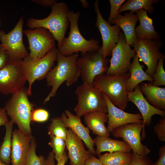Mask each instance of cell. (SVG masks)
Returning <instances> with one entry per match:
<instances>
[{
  "label": "cell",
  "mask_w": 165,
  "mask_h": 165,
  "mask_svg": "<svg viewBox=\"0 0 165 165\" xmlns=\"http://www.w3.org/2000/svg\"><path fill=\"white\" fill-rule=\"evenodd\" d=\"M51 8V12L47 17L41 19L29 18L27 25L31 29L41 27L48 30L58 42L59 47L69 25L68 18V8L67 4L63 2H57Z\"/></svg>",
  "instance_id": "cell-4"
},
{
  "label": "cell",
  "mask_w": 165,
  "mask_h": 165,
  "mask_svg": "<svg viewBox=\"0 0 165 165\" xmlns=\"http://www.w3.org/2000/svg\"></svg>",
  "instance_id": "cell-46"
},
{
  "label": "cell",
  "mask_w": 165,
  "mask_h": 165,
  "mask_svg": "<svg viewBox=\"0 0 165 165\" xmlns=\"http://www.w3.org/2000/svg\"><path fill=\"white\" fill-rule=\"evenodd\" d=\"M159 158L155 163L152 165H165V145L161 146L159 151Z\"/></svg>",
  "instance_id": "cell-40"
},
{
  "label": "cell",
  "mask_w": 165,
  "mask_h": 165,
  "mask_svg": "<svg viewBox=\"0 0 165 165\" xmlns=\"http://www.w3.org/2000/svg\"><path fill=\"white\" fill-rule=\"evenodd\" d=\"M37 144L35 138L33 136L24 165H45L46 159L42 156H38L36 153Z\"/></svg>",
  "instance_id": "cell-31"
},
{
  "label": "cell",
  "mask_w": 165,
  "mask_h": 165,
  "mask_svg": "<svg viewBox=\"0 0 165 165\" xmlns=\"http://www.w3.org/2000/svg\"><path fill=\"white\" fill-rule=\"evenodd\" d=\"M78 103L74 108L75 115L81 117L91 112L107 113L103 93L93 85L83 83L75 89Z\"/></svg>",
  "instance_id": "cell-6"
},
{
  "label": "cell",
  "mask_w": 165,
  "mask_h": 165,
  "mask_svg": "<svg viewBox=\"0 0 165 165\" xmlns=\"http://www.w3.org/2000/svg\"><path fill=\"white\" fill-rule=\"evenodd\" d=\"M78 57V53L64 56L57 49V64L52 68L46 77L47 85L52 87V89L45 99L44 103L55 96L59 88L64 82L69 86L78 81L81 74L77 65Z\"/></svg>",
  "instance_id": "cell-1"
},
{
  "label": "cell",
  "mask_w": 165,
  "mask_h": 165,
  "mask_svg": "<svg viewBox=\"0 0 165 165\" xmlns=\"http://www.w3.org/2000/svg\"><path fill=\"white\" fill-rule=\"evenodd\" d=\"M80 15L79 11L75 13L70 11L68 12V18L70 24L69 35L64 38L57 49L64 56H70L79 52L83 56L87 52L98 50L100 47L97 40L93 38L86 40L81 35L78 26Z\"/></svg>",
  "instance_id": "cell-3"
},
{
  "label": "cell",
  "mask_w": 165,
  "mask_h": 165,
  "mask_svg": "<svg viewBox=\"0 0 165 165\" xmlns=\"http://www.w3.org/2000/svg\"><path fill=\"white\" fill-rule=\"evenodd\" d=\"M130 75L129 73L121 75L103 74L95 77L93 85L105 94L114 105L124 111L128 101L126 84Z\"/></svg>",
  "instance_id": "cell-5"
},
{
  "label": "cell",
  "mask_w": 165,
  "mask_h": 165,
  "mask_svg": "<svg viewBox=\"0 0 165 165\" xmlns=\"http://www.w3.org/2000/svg\"><path fill=\"white\" fill-rule=\"evenodd\" d=\"M154 131L161 141H165V117L160 119L153 127Z\"/></svg>",
  "instance_id": "cell-36"
},
{
  "label": "cell",
  "mask_w": 165,
  "mask_h": 165,
  "mask_svg": "<svg viewBox=\"0 0 165 165\" xmlns=\"http://www.w3.org/2000/svg\"><path fill=\"white\" fill-rule=\"evenodd\" d=\"M159 1L157 0H129L122 6L118 14L127 10H130L134 13L142 9L148 11L149 13L152 14L154 9L152 4L156 3Z\"/></svg>",
  "instance_id": "cell-29"
},
{
  "label": "cell",
  "mask_w": 165,
  "mask_h": 165,
  "mask_svg": "<svg viewBox=\"0 0 165 165\" xmlns=\"http://www.w3.org/2000/svg\"><path fill=\"white\" fill-rule=\"evenodd\" d=\"M140 85L141 90L148 103L156 108L165 110V88L155 86L151 82H141Z\"/></svg>",
  "instance_id": "cell-23"
},
{
  "label": "cell",
  "mask_w": 165,
  "mask_h": 165,
  "mask_svg": "<svg viewBox=\"0 0 165 165\" xmlns=\"http://www.w3.org/2000/svg\"><path fill=\"white\" fill-rule=\"evenodd\" d=\"M49 117V112L43 108L34 109L31 115V121L43 123L47 121Z\"/></svg>",
  "instance_id": "cell-34"
},
{
  "label": "cell",
  "mask_w": 165,
  "mask_h": 165,
  "mask_svg": "<svg viewBox=\"0 0 165 165\" xmlns=\"http://www.w3.org/2000/svg\"><path fill=\"white\" fill-rule=\"evenodd\" d=\"M85 165H103L101 161L94 156L91 155L86 160Z\"/></svg>",
  "instance_id": "cell-41"
},
{
  "label": "cell",
  "mask_w": 165,
  "mask_h": 165,
  "mask_svg": "<svg viewBox=\"0 0 165 165\" xmlns=\"http://www.w3.org/2000/svg\"><path fill=\"white\" fill-rule=\"evenodd\" d=\"M0 165H7L3 162H2V161H1V160H0Z\"/></svg>",
  "instance_id": "cell-45"
},
{
  "label": "cell",
  "mask_w": 165,
  "mask_h": 165,
  "mask_svg": "<svg viewBox=\"0 0 165 165\" xmlns=\"http://www.w3.org/2000/svg\"><path fill=\"white\" fill-rule=\"evenodd\" d=\"M140 84L138 85L134 90L128 92V101L134 103L141 113L143 122V128L142 131L141 140L145 137V126L150 125L152 123V116L156 115L165 117V110L156 108L150 105L144 96L140 89Z\"/></svg>",
  "instance_id": "cell-16"
},
{
  "label": "cell",
  "mask_w": 165,
  "mask_h": 165,
  "mask_svg": "<svg viewBox=\"0 0 165 165\" xmlns=\"http://www.w3.org/2000/svg\"><path fill=\"white\" fill-rule=\"evenodd\" d=\"M135 54L134 50L126 42L124 34L120 32L118 42L112 51L107 75H121L127 73L131 65L130 60Z\"/></svg>",
  "instance_id": "cell-10"
},
{
  "label": "cell",
  "mask_w": 165,
  "mask_h": 165,
  "mask_svg": "<svg viewBox=\"0 0 165 165\" xmlns=\"http://www.w3.org/2000/svg\"><path fill=\"white\" fill-rule=\"evenodd\" d=\"M107 109L108 119L107 127L110 133L114 128L126 124L143 122L139 113L132 114L124 111L114 105L103 93Z\"/></svg>",
  "instance_id": "cell-17"
},
{
  "label": "cell",
  "mask_w": 165,
  "mask_h": 165,
  "mask_svg": "<svg viewBox=\"0 0 165 165\" xmlns=\"http://www.w3.org/2000/svg\"><path fill=\"white\" fill-rule=\"evenodd\" d=\"M84 117L87 127L94 134L98 136L109 137L110 133L105 124L108 119L107 113L93 112L85 115Z\"/></svg>",
  "instance_id": "cell-22"
},
{
  "label": "cell",
  "mask_w": 165,
  "mask_h": 165,
  "mask_svg": "<svg viewBox=\"0 0 165 165\" xmlns=\"http://www.w3.org/2000/svg\"><path fill=\"white\" fill-rule=\"evenodd\" d=\"M165 56H163L159 60L155 72L152 78L151 82L153 85L159 86L165 85V72L163 68V61Z\"/></svg>",
  "instance_id": "cell-33"
},
{
  "label": "cell",
  "mask_w": 165,
  "mask_h": 165,
  "mask_svg": "<svg viewBox=\"0 0 165 165\" xmlns=\"http://www.w3.org/2000/svg\"><path fill=\"white\" fill-rule=\"evenodd\" d=\"M10 60L8 51L3 46L0 44V69L6 66Z\"/></svg>",
  "instance_id": "cell-39"
},
{
  "label": "cell",
  "mask_w": 165,
  "mask_h": 165,
  "mask_svg": "<svg viewBox=\"0 0 165 165\" xmlns=\"http://www.w3.org/2000/svg\"><path fill=\"white\" fill-rule=\"evenodd\" d=\"M33 136L25 134L19 129L13 131L10 155L12 165H24Z\"/></svg>",
  "instance_id": "cell-20"
},
{
  "label": "cell",
  "mask_w": 165,
  "mask_h": 165,
  "mask_svg": "<svg viewBox=\"0 0 165 165\" xmlns=\"http://www.w3.org/2000/svg\"><path fill=\"white\" fill-rule=\"evenodd\" d=\"M21 61L10 60L6 66L0 69V93L12 94L24 87L27 81Z\"/></svg>",
  "instance_id": "cell-11"
},
{
  "label": "cell",
  "mask_w": 165,
  "mask_h": 165,
  "mask_svg": "<svg viewBox=\"0 0 165 165\" xmlns=\"http://www.w3.org/2000/svg\"><path fill=\"white\" fill-rule=\"evenodd\" d=\"M109 61L108 58L103 57L101 47L98 50L87 52L78 57L77 65L81 71L83 82L93 85L95 77L106 72Z\"/></svg>",
  "instance_id": "cell-8"
},
{
  "label": "cell",
  "mask_w": 165,
  "mask_h": 165,
  "mask_svg": "<svg viewBox=\"0 0 165 165\" xmlns=\"http://www.w3.org/2000/svg\"><path fill=\"white\" fill-rule=\"evenodd\" d=\"M68 130L61 117L51 119V122L48 127V133L51 136H54L61 138L65 141L67 135Z\"/></svg>",
  "instance_id": "cell-30"
},
{
  "label": "cell",
  "mask_w": 165,
  "mask_h": 165,
  "mask_svg": "<svg viewBox=\"0 0 165 165\" xmlns=\"http://www.w3.org/2000/svg\"><path fill=\"white\" fill-rule=\"evenodd\" d=\"M143 67V65L140 64L138 57L135 53L129 70L130 75L126 84L128 92L133 91L135 88L143 81H148L151 82H152V78L144 71Z\"/></svg>",
  "instance_id": "cell-25"
},
{
  "label": "cell",
  "mask_w": 165,
  "mask_h": 165,
  "mask_svg": "<svg viewBox=\"0 0 165 165\" xmlns=\"http://www.w3.org/2000/svg\"><path fill=\"white\" fill-rule=\"evenodd\" d=\"M68 158L66 151L65 150L61 158L57 161L56 165H64ZM55 157L54 153L52 151L49 152L46 159L45 165H56L55 163Z\"/></svg>",
  "instance_id": "cell-38"
},
{
  "label": "cell",
  "mask_w": 165,
  "mask_h": 165,
  "mask_svg": "<svg viewBox=\"0 0 165 165\" xmlns=\"http://www.w3.org/2000/svg\"><path fill=\"white\" fill-rule=\"evenodd\" d=\"M80 2L82 6L84 8H87L88 6V2L86 0H81Z\"/></svg>",
  "instance_id": "cell-44"
},
{
  "label": "cell",
  "mask_w": 165,
  "mask_h": 165,
  "mask_svg": "<svg viewBox=\"0 0 165 165\" xmlns=\"http://www.w3.org/2000/svg\"><path fill=\"white\" fill-rule=\"evenodd\" d=\"M131 160L128 165H152L151 159L147 156H139L132 152Z\"/></svg>",
  "instance_id": "cell-37"
},
{
  "label": "cell",
  "mask_w": 165,
  "mask_h": 165,
  "mask_svg": "<svg viewBox=\"0 0 165 165\" xmlns=\"http://www.w3.org/2000/svg\"><path fill=\"white\" fill-rule=\"evenodd\" d=\"M8 115L4 108H0V126L5 125L9 121Z\"/></svg>",
  "instance_id": "cell-43"
},
{
  "label": "cell",
  "mask_w": 165,
  "mask_h": 165,
  "mask_svg": "<svg viewBox=\"0 0 165 165\" xmlns=\"http://www.w3.org/2000/svg\"><path fill=\"white\" fill-rule=\"evenodd\" d=\"M147 12L143 9L136 12L140 22L139 25L135 29L136 37L151 40H159V35L154 29L152 20L148 16Z\"/></svg>",
  "instance_id": "cell-24"
},
{
  "label": "cell",
  "mask_w": 165,
  "mask_h": 165,
  "mask_svg": "<svg viewBox=\"0 0 165 165\" xmlns=\"http://www.w3.org/2000/svg\"><path fill=\"white\" fill-rule=\"evenodd\" d=\"M66 147L68 150V156L71 165H85V162L91 153L86 150L84 142L70 128L68 130L65 140Z\"/></svg>",
  "instance_id": "cell-19"
},
{
  "label": "cell",
  "mask_w": 165,
  "mask_h": 165,
  "mask_svg": "<svg viewBox=\"0 0 165 165\" xmlns=\"http://www.w3.org/2000/svg\"><path fill=\"white\" fill-rule=\"evenodd\" d=\"M130 12L126 13L124 15L118 14L111 24H115L122 28L124 33L126 42L133 46L137 41L135 27L138 18L136 14Z\"/></svg>",
  "instance_id": "cell-21"
},
{
  "label": "cell",
  "mask_w": 165,
  "mask_h": 165,
  "mask_svg": "<svg viewBox=\"0 0 165 165\" xmlns=\"http://www.w3.org/2000/svg\"><path fill=\"white\" fill-rule=\"evenodd\" d=\"M161 43L159 40L137 38L133 46L135 53L147 66L145 72L152 78L155 72L158 61L163 55L160 52Z\"/></svg>",
  "instance_id": "cell-14"
},
{
  "label": "cell",
  "mask_w": 165,
  "mask_h": 165,
  "mask_svg": "<svg viewBox=\"0 0 165 165\" xmlns=\"http://www.w3.org/2000/svg\"><path fill=\"white\" fill-rule=\"evenodd\" d=\"M23 33L28 39L30 50L28 56L32 61L39 59L55 47L54 37L46 28L38 27L24 30Z\"/></svg>",
  "instance_id": "cell-9"
},
{
  "label": "cell",
  "mask_w": 165,
  "mask_h": 165,
  "mask_svg": "<svg viewBox=\"0 0 165 165\" xmlns=\"http://www.w3.org/2000/svg\"><path fill=\"white\" fill-rule=\"evenodd\" d=\"M103 165H128L132 158V153L116 151L98 155Z\"/></svg>",
  "instance_id": "cell-28"
},
{
  "label": "cell",
  "mask_w": 165,
  "mask_h": 165,
  "mask_svg": "<svg viewBox=\"0 0 165 165\" xmlns=\"http://www.w3.org/2000/svg\"><path fill=\"white\" fill-rule=\"evenodd\" d=\"M24 22L22 16L13 29L8 33L0 30L1 44L8 51L11 60H21L29 55L23 40Z\"/></svg>",
  "instance_id": "cell-12"
},
{
  "label": "cell",
  "mask_w": 165,
  "mask_h": 165,
  "mask_svg": "<svg viewBox=\"0 0 165 165\" xmlns=\"http://www.w3.org/2000/svg\"><path fill=\"white\" fill-rule=\"evenodd\" d=\"M28 88L24 87L12 94L4 108L14 123L27 135H31L30 126L35 104L29 100Z\"/></svg>",
  "instance_id": "cell-2"
},
{
  "label": "cell",
  "mask_w": 165,
  "mask_h": 165,
  "mask_svg": "<svg viewBox=\"0 0 165 165\" xmlns=\"http://www.w3.org/2000/svg\"><path fill=\"white\" fill-rule=\"evenodd\" d=\"M50 140L48 143L53 148L55 159L57 161L62 157L65 151V141L61 138L52 136L50 137Z\"/></svg>",
  "instance_id": "cell-32"
},
{
  "label": "cell",
  "mask_w": 165,
  "mask_h": 165,
  "mask_svg": "<svg viewBox=\"0 0 165 165\" xmlns=\"http://www.w3.org/2000/svg\"><path fill=\"white\" fill-rule=\"evenodd\" d=\"M94 9L97 14L95 25L101 35L102 56L105 59L112 55V51L118 41L121 28L117 25L111 26L103 17L99 8V1L96 0Z\"/></svg>",
  "instance_id": "cell-15"
},
{
  "label": "cell",
  "mask_w": 165,
  "mask_h": 165,
  "mask_svg": "<svg viewBox=\"0 0 165 165\" xmlns=\"http://www.w3.org/2000/svg\"><path fill=\"white\" fill-rule=\"evenodd\" d=\"M93 140L97 147L96 155H97L104 152H131L132 151L130 147L124 141L112 139L109 137L98 136Z\"/></svg>",
  "instance_id": "cell-26"
},
{
  "label": "cell",
  "mask_w": 165,
  "mask_h": 165,
  "mask_svg": "<svg viewBox=\"0 0 165 165\" xmlns=\"http://www.w3.org/2000/svg\"><path fill=\"white\" fill-rule=\"evenodd\" d=\"M143 128V122L130 123L117 127L111 133L114 137L122 138L135 154L147 156L150 151L141 142V134Z\"/></svg>",
  "instance_id": "cell-13"
},
{
  "label": "cell",
  "mask_w": 165,
  "mask_h": 165,
  "mask_svg": "<svg viewBox=\"0 0 165 165\" xmlns=\"http://www.w3.org/2000/svg\"><path fill=\"white\" fill-rule=\"evenodd\" d=\"M66 127L70 129L85 144L88 150L92 155H96L94 146V140L90 134V129L82 123L80 118L66 109L61 117Z\"/></svg>",
  "instance_id": "cell-18"
},
{
  "label": "cell",
  "mask_w": 165,
  "mask_h": 165,
  "mask_svg": "<svg viewBox=\"0 0 165 165\" xmlns=\"http://www.w3.org/2000/svg\"><path fill=\"white\" fill-rule=\"evenodd\" d=\"M32 2L38 5H42L46 7H51L55 3L57 2L55 0H33Z\"/></svg>",
  "instance_id": "cell-42"
},
{
  "label": "cell",
  "mask_w": 165,
  "mask_h": 165,
  "mask_svg": "<svg viewBox=\"0 0 165 165\" xmlns=\"http://www.w3.org/2000/svg\"><path fill=\"white\" fill-rule=\"evenodd\" d=\"M13 124L11 120L5 125V134L3 141L0 145V160L7 165H9L11 162L10 155Z\"/></svg>",
  "instance_id": "cell-27"
},
{
  "label": "cell",
  "mask_w": 165,
  "mask_h": 165,
  "mask_svg": "<svg viewBox=\"0 0 165 165\" xmlns=\"http://www.w3.org/2000/svg\"><path fill=\"white\" fill-rule=\"evenodd\" d=\"M125 0H109L111 9L108 23L111 24L112 21L116 17L118 11Z\"/></svg>",
  "instance_id": "cell-35"
},
{
  "label": "cell",
  "mask_w": 165,
  "mask_h": 165,
  "mask_svg": "<svg viewBox=\"0 0 165 165\" xmlns=\"http://www.w3.org/2000/svg\"><path fill=\"white\" fill-rule=\"evenodd\" d=\"M28 55L21 60V64L28 82V93L29 96L31 95V86L34 82L46 78L53 66L57 59V49L54 48L44 57L35 61L31 60Z\"/></svg>",
  "instance_id": "cell-7"
}]
</instances>
